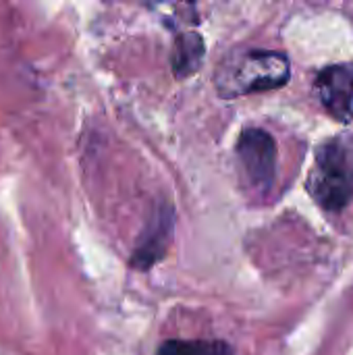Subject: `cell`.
Here are the masks:
<instances>
[{
	"label": "cell",
	"instance_id": "obj_1",
	"mask_svg": "<svg viewBox=\"0 0 353 355\" xmlns=\"http://www.w3.org/2000/svg\"><path fill=\"white\" fill-rule=\"evenodd\" d=\"M291 77L289 58L275 50H239L221 64L216 87L223 98H237L283 87Z\"/></svg>",
	"mask_w": 353,
	"mask_h": 355
},
{
	"label": "cell",
	"instance_id": "obj_2",
	"mask_svg": "<svg viewBox=\"0 0 353 355\" xmlns=\"http://www.w3.org/2000/svg\"><path fill=\"white\" fill-rule=\"evenodd\" d=\"M308 191L327 212H341L353 200V148L347 139L333 137L318 146Z\"/></svg>",
	"mask_w": 353,
	"mask_h": 355
},
{
	"label": "cell",
	"instance_id": "obj_3",
	"mask_svg": "<svg viewBox=\"0 0 353 355\" xmlns=\"http://www.w3.org/2000/svg\"><path fill=\"white\" fill-rule=\"evenodd\" d=\"M237 162L246 183L258 191L266 193L277 175V144L264 129H246L237 139Z\"/></svg>",
	"mask_w": 353,
	"mask_h": 355
},
{
	"label": "cell",
	"instance_id": "obj_4",
	"mask_svg": "<svg viewBox=\"0 0 353 355\" xmlns=\"http://www.w3.org/2000/svg\"><path fill=\"white\" fill-rule=\"evenodd\" d=\"M322 108L339 123L353 119V62H335L318 71L314 81Z\"/></svg>",
	"mask_w": 353,
	"mask_h": 355
},
{
	"label": "cell",
	"instance_id": "obj_5",
	"mask_svg": "<svg viewBox=\"0 0 353 355\" xmlns=\"http://www.w3.org/2000/svg\"><path fill=\"white\" fill-rule=\"evenodd\" d=\"M171 214L162 212L158 218H154L152 223V231H146V239L141 241V245L137 248V254L133 258V264H137V268H148L150 264H154L156 260H160L164 256V248H166V237L171 233Z\"/></svg>",
	"mask_w": 353,
	"mask_h": 355
},
{
	"label": "cell",
	"instance_id": "obj_6",
	"mask_svg": "<svg viewBox=\"0 0 353 355\" xmlns=\"http://www.w3.org/2000/svg\"><path fill=\"white\" fill-rule=\"evenodd\" d=\"M204 58V42L198 33H183L173 52V69L177 77L191 75Z\"/></svg>",
	"mask_w": 353,
	"mask_h": 355
},
{
	"label": "cell",
	"instance_id": "obj_7",
	"mask_svg": "<svg viewBox=\"0 0 353 355\" xmlns=\"http://www.w3.org/2000/svg\"><path fill=\"white\" fill-rule=\"evenodd\" d=\"M158 355H235L225 341H166Z\"/></svg>",
	"mask_w": 353,
	"mask_h": 355
}]
</instances>
